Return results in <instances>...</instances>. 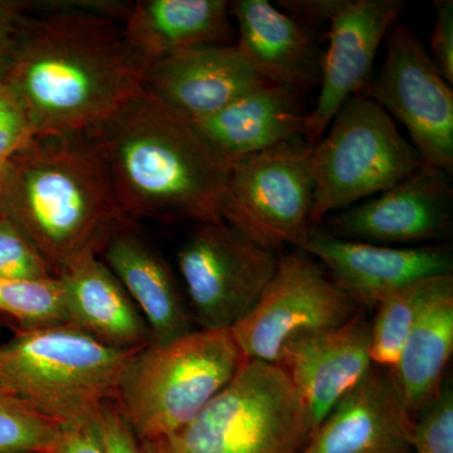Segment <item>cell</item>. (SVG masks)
Returning a JSON list of instances; mask_svg holds the SVG:
<instances>
[{
	"instance_id": "30",
	"label": "cell",
	"mask_w": 453,
	"mask_h": 453,
	"mask_svg": "<svg viewBox=\"0 0 453 453\" xmlns=\"http://www.w3.org/2000/svg\"><path fill=\"white\" fill-rule=\"evenodd\" d=\"M94 421L106 453H144L138 438L122 418L113 401H107L98 408Z\"/></svg>"
},
{
	"instance_id": "1",
	"label": "cell",
	"mask_w": 453,
	"mask_h": 453,
	"mask_svg": "<svg viewBox=\"0 0 453 453\" xmlns=\"http://www.w3.org/2000/svg\"><path fill=\"white\" fill-rule=\"evenodd\" d=\"M122 5H55L23 17L0 80L35 136L83 133L145 88L149 65L125 35Z\"/></svg>"
},
{
	"instance_id": "29",
	"label": "cell",
	"mask_w": 453,
	"mask_h": 453,
	"mask_svg": "<svg viewBox=\"0 0 453 453\" xmlns=\"http://www.w3.org/2000/svg\"><path fill=\"white\" fill-rule=\"evenodd\" d=\"M35 136V129L25 107L0 80V160L7 162Z\"/></svg>"
},
{
	"instance_id": "23",
	"label": "cell",
	"mask_w": 453,
	"mask_h": 453,
	"mask_svg": "<svg viewBox=\"0 0 453 453\" xmlns=\"http://www.w3.org/2000/svg\"><path fill=\"white\" fill-rule=\"evenodd\" d=\"M453 353V273L443 276L390 368L413 419L440 395Z\"/></svg>"
},
{
	"instance_id": "5",
	"label": "cell",
	"mask_w": 453,
	"mask_h": 453,
	"mask_svg": "<svg viewBox=\"0 0 453 453\" xmlns=\"http://www.w3.org/2000/svg\"><path fill=\"white\" fill-rule=\"evenodd\" d=\"M231 330L196 329L138 351L113 403L140 442L184 427L246 362Z\"/></svg>"
},
{
	"instance_id": "3",
	"label": "cell",
	"mask_w": 453,
	"mask_h": 453,
	"mask_svg": "<svg viewBox=\"0 0 453 453\" xmlns=\"http://www.w3.org/2000/svg\"><path fill=\"white\" fill-rule=\"evenodd\" d=\"M127 219L217 222L231 166L148 88L92 129Z\"/></svg>"
},
{
	"instance_id": "34",
	"label": "cell",
	"mask_w": 453,
	"mask_h": 453,
	"mask_svg": "<svg viewBox=\"0 0 453 453\" xmlns=\"http://www.w3.org/2000/svg\"><path fill=\"white\" fill-rule=\"evenodd\" d=\"M336 3L338 0H288L280 4L294 19L311 25H323L329 22Z\"/></svg>"
},
{
	"instance_id": "28",
	"label": "cell",
	"mask_w": 453,
	"mask_h": 453,
	"mask_svg": "<svg viewBox=\"0 0 453 453\" xmlns=\"http://www.w3.org/2000/svg\"><path fill=\"white\" fill-rule=\"evenodd\" d=\"M412 453H453V387L445 380L437 398L417 414L413 422Z\"/></svg>"
},
{
	"instance_id": "9",
	"label": "cell",
	"mask_w": 453,
	"mask_h": 453,
	"mask_svg": "<svg viewBox=\"0 0 453 453\" xmlns=\"http://www.w3.org/2000/svg\"><path fill=\"white\" fill-rule=\"evenodd\" d=\"M303 250L281 252L273 279L232 335L249 360L279 365L295 340L334 329L362 312Z\"/></svg>"
},
{
	"instance_id": "13",
	"label": "cell",
	"mask_w": 453,
	"mask_h": 453,
	"mask_svg": "<svg viewBox=\"0 0 453 453\" xmlns=\"http://www.w3.org/2000/svg\"><path fill=\"white\" fill-rule=\"evenodd\" d=\"M403 8L401 0H338L329 18V49L314 109L303 138L315 145L345 103L365 94L381 42Z\"/></svg>"
},
{
	"instance_id": "33",
	"label": "cell",
	"mask_w": 453,
	"mask_h": 453,
	"mask_svg": "<svg viewBox=\"0 0 453 453\" xmlns=\"http://www.w3.org/2000/svg\"><path fill=\"white\" fill-rule=\"evenodd\" d=\"M25 3L0 0V74L16 43L18 32L25 17Z\"/></svg>"
},
{
	"instance_id": "22",
	"label": "cell",
	"mask_w": 453,
	"mask_h": 453,
	"mask_svg": "<svg viewBox=\"0 0 453 453\" xmlns=\"http://www.w3.org/2000/svg\"><path fill=\"white\" fill-rule=\"evenodd\" d=\"M225 0H142L122 18L131 46L149 65L203 44H225L231 33Z\"/></svg>"
},
{
	"instance_id": "36",
	"label": "cell",
	"mask_w": 453,
	"mask_h": 453,
	"mask_svg": "<svg viewBox=\"0 0 453 453\" xmlns=\"http://www.w3.org/2000/svg\"><path fill=\"white\" fill-rule=\"evenodd\" d=\"M0 453H2V452H0Z\"/></svg>"
},
{
	"instance_id": "21",
	"label": "cell",
	"mask_w": 453,
	"mask_h": 453,
	"mask_svg": "<svg viewBox=\"0 0 453 453\" xmlns=\"http://www.w3.org/2000/svg\"><path fill=\"white\" fill-rule=\"evenodd\" d=\"M229 7L240 31L235 47L258 76L297 92L308 88L316 68L308 31L268 0H237Z\"/></svg>"
},
{
	"instance_id": "15",
	"label": "cell",
	"mask_w": 453,
	"mask_h": 453,
	"mask_svg": "<svg viewBox=\"0 0 453 453\" xmlns=\"http://www.w3.org/2000/svg\"><path fill=\"white\" fill-rule=\"evenodd\" d=\"M413 422L390 368L372 365L301 453H412Z\"/></svg>"
},
{
	"instance_id": "7",
	"label": "cell",
	"mask_w": 453,
	"mask_h": 453,
	"mask_svg": "<svg viewBox=\"0 0 453 453\" xmlns=\"http://www.w3.org/2000/svg\"><path fill=\"white\" fill-rule=\"evenodd\" d=\"M422 163L412 142L374 100L365 94L349 98L310 151L312 226L395 186Z\"/></svg>"
},
{
	"instance_id": "10",
	"label": "cell",
	"mask_w": 453,
	"mask_h": 453,
	"mask_svg": "<svg viewBox=\"0 0 453 453\" xmlns=\"http://www.w3.org/2000/svg\"><path fill=\"white\" fill-rule=\"evenodd\" d=\"M279 255L225 220L198 223L178 252L190 315L199 329L231 330L273 279Z\"/></svg>"
},
{
	"instance_id": "17",
	"label": "cell",
	"mask_w": 453,
	"mask_h": 453,
	"mask_svg": "<svg viewBox=\"0 0 453 453\" xmlns=\"http://www.w3.org/2000/svg\"><path fill=\"white\" fill-rule=\"evenodd\" d=\"M266 83L237 47L203 44L151 65L145 88L189 120H199Z\"/></svg>"
},
{
	"instance_id": "20",
	"label": "cell",
	"mask_w": 453,
	"mask_h": 453,
	"mask_svg": "<svg viewBox=\"0 0 453 453\" xmlns=\"http://www.w3.org/2000/svg\"><path fill=\"white\" fill-rule=\"evenodd\" d=\"M67 324L107 347L133 350L150 344L144 318L103 259L92 256L58 276Z\"/></svg>"
},
{
	"instance_id": "25",
	"label": "cell",
	"mask_w": 453,
	"mask_h": 453,
	"mask_svg": "<svg viewBox=\"0 0 453 453\" xmlns=\"http://www.w3.org/2000/svg\"><path fill=\"white\" fill-rule=\"evenodd\" d=\"M0 318L16 332L67 324L65 292L58 277L17 280L0 277Z\"/></svg>"
},
{
	"instance_id": "12",
	"label": "cell",
	"mask_w": 453,
	"mask_h": 453,
	"mask_svg": "<svg viewBox=\"0 0 453 453\" xmlns=\"http://www.w3.org/2000/svg\"><path fill=\"white\" fill-rule=\"evenodd\" d=\"M318 228L342 240L380 246L449 240L451 175L423 162L395 186L332 214Z\"/></svg>"
},
{
	"instance_id": "6",
	"label": "cell",
	"mask_w": 453,
	"mask_h": 453,
	"mask_svg": "<svg viewBox=\"0 0 453 453\" xmlns=\"http://www.w3.org/2000/svg\"><path fill=\"white\" fill-rule=\"evenodd\" d=\"M311 434L308 408L288 374L247 359L184 427L139 442L144 453H301Z\"/></svg>"
},
{
	"instance_id": "19",
	"label": "cell",
	"mask_w": 453,
	"mask_h": 453,
	"mask_svg": "<svg viewBox=\"0 0 453 453\" xmlns=\"http://www.w3.org/2000/svg\"><path fill=\"white\" fill-rule=\"evenodd\" d=\"M100 258L129 294L150 330L151 342L192 332L193 319L174 275L162 256L133 228L111 235Z\"/></svg>"
},
{
	"instance_id": "24",
	"label": "cell",
	"mask_w": 453,
	"mask_h": 453,
	"mask_svg": "<svg viewBox=\"0 0 453 453\" xmlns=\"http://www.w3.org/2000/svg\"><path fill=\"white\" fill-rule=\"evenodd\" d=\"M443 276H432L408 283L377 306L374 318L371 320L372 365L386 368H393L396 365L408 334L437 290Z\"/></svg>"
},
{
	"instance_id": "32",
	"label": "cell",
	"mask_w": 453,
	"mask_h": 453,
	"mask_svg": "<svg viewBox=\"0 0 453 453\" xmlns=\"http://www.w3.org/2000/svg\"><path fill=\"white\" fill-rule=\"evenodd\" d=\"M52 453H106L94 417L86 421L61 426Z\"/></svg>"
},
{
	"instance_id": "18",
	"label": "cell",
	"mask_w": 453,
	"mask_h": 453,
	"mask_svg": "<svg viewBox=\"0 0 453 453\" xmlns=\"http://www.w3.org/2000/svg\"><path fill=\"white\" fill-rule=\"evenodd\" d=\"M190 121L211 148L231 165L303 136L305 115L299 92L266 83L214 115Z\"/></svg>"
},
{
	"instance_id": "26",
	"label": "cell",
	"mask_w": 453,
	"mask_h": 453,
	"mask_svg": "<svg viewBox=\"0 0 453 453\" xmlns=\"http://www.w3.org/2000/svg\"><path fill=\"white\" fill-rule=\"evenodd\" d=\"M61 425L0 395V452L52 453Z\"/></svg>"
},
{
	"instance_id": "31",
	"label": "cell",
	"mask_w": 453,
	"mask_h": 453,
	"mask_svg": "<svg viewBox=\"0 0 453 453\" xmlns=\"http://www.w3.org/2000/svg\"><path fill=\"white\" fill-rule=\"evenodd\" d=\"M436 23L431 35L432 59L449 85L453 83V2L437 0Z\"/></svg>"
},
{
	"instance_id": "11",
	"label": "cell",
	"mask_w": 453,
	"mask_h": 453,
	"mask_svg": "<svg viewBox=\"0 0 453 453\" xmlns=\"http://www.w3.org/2000/svg\"><path fill=\"white\" fill-rule=\"evenodd\" d=\"M384 41L380 76L365 94L403 125L423 162L452 175V85L407 27L395 23Z\"/></svg>"
},
{
	"instance_id": "2",
	"label": "cell",
	"mask_w": 453,
	"mask_h": 453,
	"mask_svg": "<svg viewBox=\"0 0 453 453\" xmlns=\"http://www.w3.org/2000/svg\"><path fill=\"white\" fill-rule=\"evenodd\" d=\"M0 213L13 220L55 276L97 256L133 219L116 196L92 130L35 136L4 163Z\"/></svg>"
},
{
	"instance_id": "14",
	"label": "cell",
	"mask_w": 453,
	"mask_h": 453,
	"mask_svg": "<svg viewBox=\"0 0 453 453\" xmlns=\"http://www.w3.org/2000/svg\"><path fill=\"white\" fill-rule=\"evenodd\" d=\"M303 251L323 265L333 282L366 311L408 283L453 273L447 246H380L342 240L314 228Z\"/></svg>"
},
{
	"instance_id": "16",
	"label": "cell",
	"mask_w": 453,
	"mask_h": 453,
	"mask_svg": "<svg viewBox=\"0 0 453 453\" xmlns=\"http://www.w3.org/2000/svg\"><path fill=\"white\" fill-rule=\"evenodd\" d=\"M372 365L365 311L338 327L295 340L279 363L308 408L312 432Z\"/></svg>"
},
{
	"instance_id": "27",
	"label": "cell",
	"mask_w": 453,
	"mask_h": 453,
	"mask_svg": "<svg viewBox=\"0 0 453 453\" xmlns=\"http://www.w3.org/2000/svg\"><path fill=\"white\" fill-rule=\"evenodd\" d=\"M0 277L47 280L55 277L49 262L11 219L0 213Z\"/></svg>"
},
{
	"instance_id": "35",
	"label": "cell",
	"mask_w": 453,
	"mask_h": 453,
	"mask_svg": "<svg viewBox=\"0 0 453 453\" xmlns=\"http://www.w3.org/2000/svg\"><path fill=\"white\" fill-rule=\"evenodd\" d=\"M4 163L0 160V177H2L3 168H4Z\"/></svg>"
},
{
	"instance_id": "4",
	"label": "cell",
	"mask_w": 453,
	"mask_h": 453,
	"mask_svg": "<svg viewBox=\"0 0 453 453\" xmlns=\"http://www.w3.org/2000/svg\"><path fill=\"white\" fill-rule=\"evenodd\" d=\"M142 349L107 347L68 324L14 332L0 342V395L61 426L86 421L115 398Z\"/></svg>"
},
{
	"instance_id": "8",
	"label": "cell",
	"mask_w": 453,
	"mask_h": 453,
	"mask_svg": "<svg viewBox=\"0 0 453 453\" xmlns=\"http://www.w3.org/2000/svg\"><path fill=\"white\" fill-rule=\"evenodd\" d=\"M311 145L303 136L232 163L222 219L267 251L303 250L314 226Z\"/></svg>"
}]
</instances>
